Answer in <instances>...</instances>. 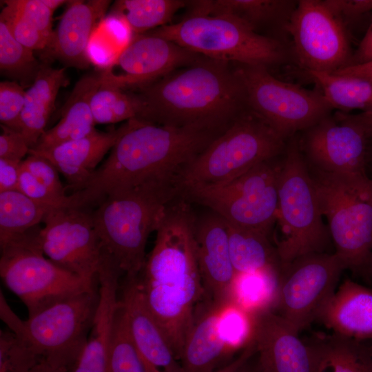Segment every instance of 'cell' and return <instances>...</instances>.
<instances>
[{
	"label": "cell",
	"instance_id": "6da1fadb",
	"mask_svg": "<svg viewBox=\"0 0 372 372\" xmlns=\"http://www.w3.org/2000/svg\"><path fill=\"white\" fill-rule=\"evenodd\" d=\"M223 131L127 121L107 159L70 195L72 205L88 209L141 189L176 195L185 168Z\"/></svg>",
	"mask_w": 372,
	"mask_h": 372
},
{
	"label": "cell",
	"instance_id": "7a4b0ae2",
	"mask_svg": "<svg viewBox=\"0 0 372 372\" xmlns=\"http://www.w3.org/2000/svg\"><path fill=\"white\" fill-rule=\"evenodd\" d=\"M196 219L185 199L172 200L154 247L134 278L179 361L196 307L205 298L194 241Z\"/></svg>",
	"mask_w": 372,
	"mask_h": 372
},
{
	"label": "cell",
	"instance_id": "3957f363",
	"mask_svg": "<svg viewBox=\"0 0 372 372\" xmlns=\"http://www.w3.org/2000/svg\"><path fill=\"white\" fill-rule=\"evenodd\" d=\"M145 121L224 130L248 110L242 85L228 62L203 57L141 88Z\"/></svg>",
	"mask_w": 372,
	"mask_h": 372
},
{
	"label": "cell",
	"instance_id": "277c9868",
	"mask_svg": "<svg viewBox=\"0 0 372 372\" xmlns=\"http://www.w3.org/2000/svg\"><path fill=\"white\" fill-rule=\"evenodd\" d=\"M152 31L189 51L218 61L268 68L288 59L280 41L258 33L229 14L190 11L181 21Z\"/></svg>",
	"mask_w": 372,
	"mask_h": 372
},
{
	"label": "cell",
	"instance_id": "5b68a950",
	"mask_svg": "<svg viewBox=\"0 0 372 372\" xmlns=\"http://www.w3.org/2000/svg\"><path fill=\"white\" fill-rule=\"evenodd\" d=\"M174 195L141 189L110 196L91 212L104 254L123 278L136 277L147 258L145 247Z\"/></svg>",
	"mask_w": 372,
	"mask_h": 372
},
{
	"label": "cell",
	"instance_id": "8992f818",
	"mask_svg": "<svg viewBox=\"0 0 372 372\" xmlns=\"http://www.w3.org/2000/svg\"><path fill=\"white\" fill-rule=\"evenodd\" d=\"M285 138L247 110L185 168L178 194L197 187L226 183L257 165L273 159L284 149Z\"/></svg>",
	"mask_w": 372,
	"mask_h": 372
},
{
	"label": "cell",
	"instance_id": "52a82bcc",
	"mask_svg": "<svg viewBox=\"0 0 372 372\" xmlns=\"http://www.w3.org/2000/svg\"><path fill=\"white\" fill-rule=\"evenodd\" d=\"M99 298L98 282L92 289L56 302L23 320L10 309L1 291L0 316L9 329L39 358L72 367L87 340Z\"/></svg>",
	"mask_w": 372,
	"mask_h": 372
},
{
	"label": "cell",
	"instance_id": "ba28073f",
	"mask_svg": "<svg viewBox=\"0 0 372 372\" xmlns=\"http://www.w3.org/2000/svg\"><path fill=\"white\" fill-rule=\"evenodd\" d=\"M278 194L281 236L276 248L282 269L300 257L322 253L330 236L313 179L295 141L280 164Z\"/></svg>",
	"mask_w": 372,
	"mask_h": 372
},
{
	"label": "cell",
	"instance_id": "9c48e42d",
	"mask_svg": "<svg viewBox=\"0 0 372 372\" xmlns=\"http://www.w3.org/2000/svg\"><path fill=\"white\" fill-rule=\"evenodd\" d=\"M313 179L335 253L346 269L363 267L372 256V180L322 172Z\"/></svg>",
	"mask_w": 372,
	"mask_h": 372
},
{
	"label": "cell",
	"instance_id": "30bf717a",
	"mask_svg": "<svg viewBox=\"0 0 372 372\" xmlns=\"http://www.w3.org/2000/svg\"><path fill=\"white\" fill-rule=\"evenodd\" d=\"M39 225L1 246L0 275L6 287L25 305L28 317L98 284L81 278L45 257Z\"/></svg>",
	"mask_w": 372,
	"mask_h": 372
},
{
	"label": "cell",
	"instance_id": "8fae6325",
	"mask_svg": "<svg viewBox=\"0 0 372 372\" xmlns=\"http://www.w3.org/2000/svg\"><path fill=\"white\" fill-rule=\"evenodd\" d=\"M280 169V165L271 159L226 183L192 187L180 193L232 225L270 236L277 222Z\"/></svg>",
	"mask_w": 372,
	"mask_h": 372
},
{
	"label": "cell",
	"instance_id": "7c38bea8",
	"mask_svg": "<svg viewBox=\"0 0 372 372\" xmlns=\"http://www.w3.org/2000/svg\"><path fill=\"white\" fill-rule=\"evenodd\" d=\"M236 72L242 85L248 110L286 139L308 130L333 110L321 91L282 81L263 65L238 64Z\"/></svg>",
	"mask_w": 372,
	"mask_h": 372
},
{
	"label": "cell",
	"instance_id": "4fadbf2b",
	"mask_svg": "<svg viewBox=\"0 0 372 372\" xmlns=\"http://www.w3.org/2000/svg\"><path fill=\"white\" fill-rule=\"evenodd\" d=\"M345 267L334 254L300 257L281 269L274 311L298 332L318 319Z\"/></svg>",
	"mask_w": 372,
	"mask_h": 372
},
{
	"label": "cell",
	"instance_id": "5bb4252c",
	"mask_svg": "<svg viewBox=\"0 0 372 372\" xmlns=\"http://www.w3.org/2000/svg\"><path fill=\"white\" fill-rule=\"evenodd\" d=\"M285 31L307 72L331 74L350 65L352 54L344 24L324 1H298Z\"/></svg>",
	"mask_w": 372,
	"mask_h": 372
},
{
	"label": "cell",
	"instance_id": "9a60e30c",
	"mask_svg": "<svg viewBox=\"0 0 372 372\" xmlns=\"http://www.w3.org/2000/svg\"><path fill=\"white\" fill-rule=\"evenodd\" d=\"M39 234L40 247L49 260L85 280L97 279L104 253L88 209H52Z\"/></svg>",
	"mask_w": 372,
	"mask_h": 372
},
{
	"label": "cell",
	"instance_id": "2e32d148",
	"mask_svg": "<svg viewBox=\"0 0 372 372\" xmlns=\"http://www.w3.org/2000/svg\"><path fill=\"white\" fill-rule=\"evenodd\" d=\"M203 57L151 30L132 37L107 69L119 72L103 70V81L125 90L139 89Z\"/></svg>",
	"mask_w": 372,
	"mask_h": 372
},
{
	"label": "cell",
	"instance_id": "e0dca14e",
	"mask_svg": "<svg viewBox=\"0 0 372 372\" xmlns=\"http://www.w3.org/2000/svg\"><path fill=\"white\" fill-rule=\"evenodd\" d=\"M366 137L347 113L331 114L307 130L304 149L320 172L362 175L365 172Z\"/></svg>",
	"mask_w": 372,
	"mask_h": 372
},
{
	"label": "cell",
	"instance_id": "ac0fdd59",
	"mask_svg": "<svg viewBox=\"0 0 372 372\" xmlns=\"http://www.w3.org/2000/svg\"><path fill=\"white\" fill-rule=\"evenodd\" d=\"M253 342L262 372H316L313 351L273 311L254 314Z\"/></svg>",
	"mask_w": 372,
	"mask_h": 372
},
{
	"label": "cell",
	"instance_id": "d6986e66",
	"mask_svg": "<svg viewBox=\"0 0 372 372\" xmlns=\"http://www.w3.org/2000/svg\"><path fill=\"white\" fill-rule=\"evenodd\" d=\"M194 241L205 298L219 303L231 302L236 273L225 220L214 212L196 218Z\"/></svg>",
	"mask_w": 372,
	"mask_h": 372
},
{
	"label": "cell",
	"instance_id": "ffe728a7",
	"mask_svg": "<svg viewBox=\"0 0 372 372\" xmlns=\"http://www.w3.org/2000/svg\"><path fill=\"white\" fill-rule=\"evenodd\" d=\"M118 300L130 333L147 372H182L180 361L161 328L148 309L134 278H123Z\"/></svg>",
	"mask_w": 372,
	"mask_h": 372
},
{
	"label": "cell",
	"instance_id": "44dd1931",
	"mask_svg": "<svg viewBox=\"0 0 372 372\" xmlns=\"http://www.w3.org/2000/svg\"><path fill=\"white\" fill-rule=\"evenodd\" d=\"M121 273L107 257L98 273L99 302L87 340L70 372H110V350Z\"/></svg>",
	"mask_w": 372,
	"mask_h": 372
},
{
	"label": "cell",
	"instance_id": "7402d4cb",
	"mask_svg": "<svg viewBox=\"0 0 372 372\" xmlns=\"http://www.w3.org/2000/svg\"><path fill=\"white\" fill-rule=\"evenodd\" d=\"M111 1H72L53 34L48 49L49 56L68 66L86 68L89 42L104 19Z\"/></svg>",
	"mask_w": 372,
	"mask_h": 372
},
{
	"label": "cell",
	"instance_id": "603a6c76",
	"mask_svg": "<svg viewBox=\"0 0 372 372\" xmlns=\"http://www.w3.org/2000/svg\"><path fill=\"white\" fill-rule=\"evenodd\" d=\"M229 302L205 298L198 304L180 358L182 372L212 371L220 367L219 363L233 353L221 324Z\"/></svg>",
	"mask_w": 372,
	"mask_h": 372
},
{
	"label": "cell",
	"instance_id": "cb8c5ba5",
	"mask_svg": "<svg viewBox=\"0 0 372 372\" xmlns=\"http://www.w3.org/2000/svg\"><path fill=\"white\" fill-rule=\"evenodd\" d=\"M126 122L108 132L95 130L91 134L41 152L29 151L48 159L62 174L74 190H80L112 149L125 128Z\"/></svg>",
	"mask_w": 372,
	"mask_h": 372
},
{
	"label": "cell",
	"instance_id": "d4e9b609",
	"mask_svg": "<svg viewBox=\"0 0 372 372\" xmlns=\"http://www.w3.org/2000/svg\"><path fill=\"white\" fill-rule=\"evenodd\" d=\"M318 319L333 333L359 340H372V289L345 280Z\"/></svg>",
	"mask_w": 372,
	"mask_h": 372
},
{
	"label": "cell",
	"instance_id": "484cf974",
	"mask_svg": "<svg viewBox=\"0 0 372 372\" xmlns=\"http://www.w3.org/2000/svg\"><path fill=\"white\" fill-rule=\"evenodd\" d=\"M104 71L94 70L83 75L75 84L63 106L61 117L53 127L45 130L30 150L41 152L63 143L83 138L96 129L90 101L103 81Z\"/></svg>",
	"mask_w": 372,
	"mask_h": 372
},
{
	"label": "cell",
	"instance_id": "4316f807",
	"mask_svg": "<svg viewBox=\"0 0 372 372\" xmlns=\"http://www.w3.org/2000/svg\"><path fill=\"white\" fill-rule=\"evenodd\" d=\"M68 83L64 68L41 64L33 83L25 91L21 116V132L30 149L45 131L60 88Z\"/></svg>",
	"mask_w": 372,
	"mask_h": 372
},
{
	"label": "cell",
	"instance_id": "83f0119b",
	"mask_svg": "<svg viewBox=\"0 0 372 372\" xmlns=\"http://www.w3.org/2000/svg\"><path fill=\"white\" fill-rule=\"evenodd\" d=\"M298 1L286 0H203L187 1L190 11L233 16L258 32L263 27L285 30Z\"/></svg>",
	"mask_w": 372,
	"mask_h": 372
},
{
	"label": "cell",
	"instance_id": "f1b7e54d",
	"mask_svg": "<svg viewBox=\"0 0 372 372\" xmlns=\"http://www.w3.org/2000/svg\"><path fill=\"white\" fill-rule=\"evenodd\" d=\"M314 353L316 372H372V340H359L335 333L307 340Z\"/></svg>",
	"mask_w": 372,
	"mask_h": 372
},
{
	"label": "cell",
	"instance_id": "f546056e",
	"mask_svg": "<svg viewBox=\"0 0 372 372\" xmlns=\"http://www.w3.org/2000/svg\"><path fill=\"white\" fill-rule=\"evenodd\" d=\"M225 221L231 262L236 274L276 270L281 265L269 236Z\"/></svg>",
	"mask_w": 372,
	"mask_h": 372
},
{
	"label": "cell",
	"instance_id": "4dcf8cb0",
	"mask_svg": "<svg viewBox=\"0 0 372 372\" xmlns=\"http://www.w3.org/2000/svg\"><path fill=\"white\" fill-rule=\"evenodd\" d=\"M320 88L333 109L346 112L354 110L372 111V79L307 72Z\"/></svg>",
	"mask_w": 372,
	"mask_h": 372
},
{
	"label": "cell",
	"instance_id": "1f68e13d",
	"mask_svg": "<svg viewBox=\"0 0 372 372\" xmlns=\"http://www.w3.org/2000/svg\"><path fill=\"white\" fill-rule=\"evenodd\" d=\"M53 209L18 189L0 192V247L39 226Z\"/></svg>",
	"mask_w": 372,
	"mask_h": 372
},
{
	"label": "cell",
	"instance_id": "d6a6232c",
	"mask_svg": "<svg viewBox=\"0 0 372 372\" xmlns=\"http://www.w3.org/2000/svg\"><path fill=\"white\" fill-rule=\"evenodd\" d=\"M280 271L270 270L236 274L231 302L256 314L275 310L279 293Z\"/></svg>",
	"mask_w": 372,
	"mask_h": 372
},
{
	"label": "cell",
	"instance_id": "836d02e7",
	"mask_svg": "<svg viewBox=\"0 0 372 372\" xmlns=\"http://www.w3.org/2000/svg\"><path fill=\"white\" fill-rule=\"evenodd\" d=\"M182 0H118L110 13L120 17L135 35L167 25L180 8Z\"/></svg>",
	"mask_w": 372,
	"mask_h": 372
},
{
	"label": "cell",
	"instance_id": "e575fe53",
	"mask_svg": "<svg viewBox=\"0 0 372 372\" xmlns=\"http://www.w3.org/2000/svg\"><path fill=\"white\" fill-rule=\"evenodd\" d=\"M90 105L96 124L145 121V105L137 92H130L104 81L92 96Z\"/></svg>",
	"mask_w": 372,
	"mask_h": 372
},
{
	"label": "cell",
	"instance_id": "d590c367",
	"mask_svg": "<svg viewBox=\"0 0 372 372\" xmlns=\"http://www.w3.org/2000/svg\"><path fill=\"white\" fill-rule=\"evenodd\" d=\"M41 64L33 50L19 43L7 23L0 19V69L1 74L18 79L21 83H33Z\"/></svg>",
	"mask_w": 372,
	"mask_h": 372
},
{
	"label": "cell",
	"instance_id": "8d00e7d4",
	"mask_svg": "<svg viewBox=\"0 0 372 372\" xmlns=\"http://www.w3.org/2000/svg\"><path fill=\"white\" fill-rule=\"evenodd\" d=\"M109 365L110 372H147L132 341L119 300L112 326Z\"/></svg>",
	"mask_w": 372,
	"mask_h": 372
},
{
	"label": "cell",
	"instance_id": "74e56055",
	"mask_svg": "<svg viewBox=\"0 0 372 372\" xmlns=\"http://www.w3.org/2000/svg\"><path fill=\"white\" fill-rule=\"evenodd\" d=\"M39 358L16 333L0 331V372H28Z\"/></svg>",
	"mask_w": 372,
	"mask_h": 372
},
{
	"label": "cell",
	"instance_id": "f35d334b",
	"mask_svg": "<svg viewBox=\"0 0 372 372\" xmlns=\"http://www.w3.org/2000/svg\"><path fill=\"white\" fill-rule=\"evenodd\" d=\"M3 2L6 6L1 10L0 19L7 23L13 37L22 45L32 50L45 49L48 41L37 28L8 0Z\"/></svg>",
	"mask_w": 372,
	"mask_h": 372
},
{
	"label": "cell",
	"instance_id": "ab89813d",
	"mask_svg": "<svg viewBox=\"0 0 372 372\" xmlns=\"http://www.w3.org/2000/svg\"><path fill=\"white\" fill-rule=\"evenodd\" d=\"M25 95L23 87L16 81H1V125L21 132V116L24 107Z\"/></svg>",
	"mask_w": 372,
	"mask_h": 372
},
{
	"label": "cell",
	"instance_id": "60d3db41",
	"mask_svg": "<svg viewBox=\"0 0 372 372\" xmlns=\"http://www.w3.org/2000/svg\"><path fill=\"white\" fill-rule=\"evenodd\" d=\"M21 166L54 194L63 200H72L70 196L65 194L59 172L48 159L37 154H29V156L22 161Z\"/></svg>",
	"mask_w": 372,
	"mask_h": 372
},
{
	"label": "cell",
	"instance_id": "b9f144b4",
	"mask_svg": "<svg viewBox=\"0 0 372 372\" xmlns=\"http://www.w3.org/2000/svg\"><path fill=\"white\" fill-rule=\"evenodd\" d=\"M17 189L32 200L47 207H72V200H63L54 194L22 166Z\"/></svg>",
	"mask_w": 372,
	"mask_h": 372
},
{
	"label": "cell",
	"instance_id": "7bdbcfd3",
	"mask_svg": "<svg viewBox=\"0 0 372 372\" xmlns=\"http://www.w3.org/2000/svg\"><path fill=\"white\" fill-rule=\"evenodd\" d=\"M8 2L37 28L49 43L54 31V12L41 0H8Z\"/></svg>",
	"mask_w": 372,
	"mask_h": 372
},
{
	"label": "cell",
	"instance_id": "ee69618b",
	"mask_svg": "<svg viewBox=\"0 0 372 372\" xmlns=\"http://www.w3.org/2000/svg\"><path fill=\"white\" fill-rule=\"evenodd\" d=\"M120 52L99 25L87 45V54L90 62L105 70L110 68Z\"/></svg>",
	"mask_w": 372,
	"mask_h": 372
},
{
	"label": "cell",
	"instance_id": "f6af8a7d",
	"mask_svg": "<svg viewBox=\"0 0 372 372\" xmlns=\"http://www.w3.org/2000/svg\"><path fill=\"white\" fill-rule=\"evenodd\" d=\"M1 128L0 158L21 162L30 149L22 133L3 125Z\"/></svg>",
	"mask_w": 372,
	"mask_h": 372
},
{
	"label": "cell",
	"instance_id": "bcb514c9",
	"mask_svg": "<svg viewBox=\"0 0 372 372\" xmlns=\"http://www.w3.org/2000/svg\"><path fill=\"white\" fill-rule=\"evenodd\" d=\"M327 7L344 23L372 10V0H324Z\"/></svg>",
	"mask_w": 372,
	"mask_h": 372
},
{
	"label": "cell",
	"instance_id": "7dc6e473",
	"mask_svg": "<svg viewBox=\"0 0 372 372\" xmlns=\"http://www.w3.org/2000/svg\"><path fill=\"white\" fill-rule=\"evenodd\" d=\"M99 26L121 51L130 41L132 32L120 17L114 14L104 18Z\"/></svg>",
	"mask_w": 372,
	"mask_h": 372
},
{
	"label": "cell",
	"instance_id": "c3c4849f",
	"mask_svg": "<svg viewBox=\"0 0 372 372\" xmlns=\"http://www.w3.org/2000/svg\"><path fill=\"white\" fill-rule=\"evenodd\" d=\"M21 162L0 158V192L17 189Z\"/></svg>",
	"mask_w": 372,
	"mask_h": 372
},
{
	"label": "cell",
	"instance_id": "681fc988",
	"mask_svg": "<svg viewBox=\"0 0 372 372\" xmlns=\"http://www.w3.org/2000/svg\"><path fill=\"white\" fill-rule=\"evenodd\" d=\"M369 61H372V20L358 49L352 55L350 65L362 64Z\"/></svg>",
	"mask_w": 372,
	"mask_h": 372
},
{
	"label": "cell",
	"instance_id": "f907efd6",
	"mask_svg": "<svg viewBox=\"0 0 372 372\" xmlns=\"http://www.w3.org/2000/svg\"><path fill=\"white\" fill-rule=\"evenodd\" d=\"M256 353L254 343L245 348L239 355L222 366L210 372H234Z\"/></svg>",
	"mask_w": 372,
	"mask_h": 372
},
{
	"label": "cell",
	"instance_id": "816d5d0a",
	"mask_svg": "<svg viewBox=\"0 0 372 372\" xmlns=\"http://www.w3.org/2000/svg\"><path fill=\"white\" fill-rule=\"evenodd\" d=\"M333 74L372 79V61L362 64L350 65L334 72Z\"/></svg>",
	"mask_w": 372,
	"mask_h": 372
},
{
	"label": "cell",
	"instance_id": "f5cc1de1",
	"mask_svg": "<svg viewBox=\"0 0 372 372\" xmlns=\"http://www.w3.org/2000/svg\"><path fill=\"white\" fill-rule=\"evenodd\" d=\"M70 368L67 365L41 358L28 372H70Z\"/></svg>",
	"mask_w": 372,
	"mask_h": 372
},
{
	"label": "cell",
	"instance_id": "db71d44e",
	"mask_svg": "<svg viewBox=\"0 0 372 372\" xmlns=\"http://www.w3.org/2000/svg\"><path fill=\"white\" fill-rule=\"evenodd\" d=\"M349 117L362 127L367 138L372 136V111L349 114Z\"/></svg>",
	"mask_w": 372,
	"mask_h": 372
},
{
	"label": "cell",
	"instance_id": "11a10c76",
	"mask_svg": "<svg viewBox=\"0 0 372 372\" xmlns=\"http://www.w3.org/2000/svg\"><path fill=\"white\" fill-rule=\"evenodd\" d=\"M255 354L234 372H262Z\"/></svg>",
	"mask_w": 372,
	"mask_h": 372
},
{
	"label": "cell",
	"instance_id": "9f6ffc18",
	"mask_svg": "<svg viewBox=\"0 0 372 372\" xmlns=\"http://www.w3.org/2000/svg\"><path fill=\"white\" fill-rule=\"evenodd\" d=\"M41 1L53 12L62 4L68 2L63 0H41Z\"/></svg>",
	"mask_w": 372,
	"mask_h": 372
}]
</instances>
